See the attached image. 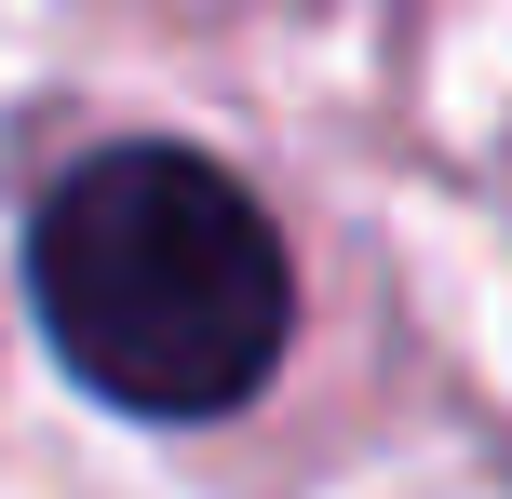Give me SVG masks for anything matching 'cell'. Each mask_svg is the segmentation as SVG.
<instances>
[{"instance_id": "obj_1", "label": "cell", "mask_w": 512, "mask_h": 499, "mask_svg": "<svg viewBox=\"0 0 512 499\" xmlns=\"http://www.w3.org/2000/svg\"><path fill=\"white\" fill-rule=\"evenodd\" d=\"M27 311L54 365L122 419H230L297 338V270L243 176L162 135H122L41 189Z\"/></svg>"}]
</instances>
